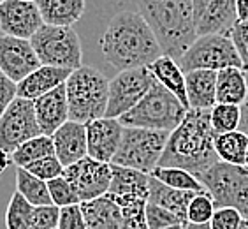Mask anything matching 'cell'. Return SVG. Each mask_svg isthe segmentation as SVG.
I'll list each match as a JSON object with an SVG mask.
<instances>
[{
	"instance_id": "cell-33",
	"label": "cell",
	"mask_w": 248,
	"mask_h": 229,
	"mask_svg": "<svg viewBox=\"0 0 248 229\" xmlns=\"http://www.w3.org/2000/svg\"><path fill=\"white\" fill-rule=\"evenodd\" d=\"M213 213H215V205L210 194L197 192L186 208V222L188 224H210Z\"/></svg>"
},
{
	"instance_id": "cell-3",
	"label": "cell",
	"mask_w": 248,
	"mask_h": 229,
	"mask_svg": "<svg viewBox=\"0 0 248 229\" xmlns=\"http://www.w3.org/2000/svg\"><path fill=\"white\" fill-rule=\"evenodd\" d=\"M166 57L180 60L197 39L192 0H136Z\"/></svg>"
},
{
	"instance_id": "cell-10",
	"label": "cell",
	"mask_w": 248,
	"mask_h": 229,
	"mask_svg": "<svg viewBox=\"0 0 248 229\" xmlns=\"http://www.w3.org/2000/svg\"><path fill=\"white\" fill-rule=\"evenodd\" d=\"M153 76L148 67L120 71L113 80H109V94H108V108L106 118H116L129 113L139 100L146 96L150 86L153 85Z\"/></svg>"
},
{
	"instance_id": "cell-31",
	"label": "cell",
	"mask_w": 248,
	"mask_h": 229,
	"mask_svg": "<svg viewBox=\"0 0 248 229\" xmlns=\"http://www.w3.org/2000/svg\"><path fill=\"white\" fill-rule=\"evenodd\" d=\"M33 208L19 192H13L5 210V228L7 229H30Z\"/></svg>"
},
{
	"instance_id": "cell-37",
	"label": "cell",
	"mask_w": 248,
	"mask_h": 229,
	"mask_svg": "<svg viewBox=\"0 0 248 229\" xmlns=\"http://www.w3.org/2000/svg\"><path fill=\"white\" fill-rule=\"evenodd\" d=\"M229 39L232 41L236 53L241 60V71L248 74V19L247 21H236L229 33Z\"/></svg>"
},
{
	"instance_id": "cell-35",
	"label": "cell",
	"mask_w": 248,
	"mask_h": 229,
	"mask_svg": "<svg viewBox=\"0 0 248 229\" xmlns=\"http://www.w3.org/2000/svg\"><path fill=\"white\" fill-rule=\"evenodd\" d=\"M144 219H146L148 229H166L172 228V226H185L174 213L157 205H152V203H146Z\"/></svg>"
},
{
	"instance_id": "cell-19",
	"label": "cell",
	"mask_w": 248,
	"mask_h": 229,
	"mask_svg": "<svg viewBox=\"0 0 248 229\" xmlns=\"http://www.w3.org/2000/svg\"><path fill=\"white\" fill-rule=\"evenodd\" d=\"M55 147V157L60 161L63 169L88 155L86 152V127L78 122H65V124L51 136Z\"/></svg>"
},
{
	"instance_id": "cell-5",
	"label": "cell",
	"mask_w": 248,
	"mask_h": 229,
	"mask_svg": "<svg viewBox=\"0 0 248 229\" xmlns=\"http://www.w3.org/2000/svg\"><path fill=\"white\" fill-rule=\"evenodd\" d=\"M186 111L188 110L171 92L166 90L160 83L153 82L139 104L134 106L129 113L122 114L118 122L124 127L172 132L183 122Z\"/></svg>"
},
{
	"instance_id": "cell-39",
	"label": "cell",
	"mask_w": 248,
	"mask_h": 229,
	"mask_svg": "<svg viewBox=\"0 0 248 229\" xmlns=\"http://www.w3.org/2000/svg\"><path fill=\"white\" fill-rule=\"evenodd\" d=\"M245 217L234 208H217L210 220L211 229H238Z\"/></svg>"
},
{
	"instance_id": "cell-27",
	"label": "cell",
	"mask_w": 248,
	"mask_h": 229,
	"mask_svg": "<svg viewBox=\"0 0 248 229\" xmlns=\"http://www.w3.org/2000/svg\"><path fill=\"white\" fill-rule=\"evenodd\" d=\"M248 148V136L241 131L217 134L215 152L218 161L234 166H245V153Z\"/></svg>"
},
{
	"instance_id": "cell-4",
	"label": "cell",
	"mask_w": 248,
	"mask_h": 229,
	"mask_svg": "<svg viewBox=\"0 0 248 229\" xmlns=\"http://www.w3.org/2000/svg\"><path fill=\"white\" fill-rule=\"evenodd\" d=\"M69 120L88 124L106 114L109 80L95 67L81 65L71 72L65 82Z\"/></svg>"
},
{
	"instance_id": "cell-46",
	"label": "cell",
	"mask_w": 248,
	"mask_h": 229,
	"mask_svg": "<svg viewBox=\"0 0 248 229\" xmlns=\"http://www.w3.org/2000/svg\"><path fill=\"white\" fill-rule=\"evenodd\" d=\"M183 229H211L210 224H188L186 222L185 226H183Z\"/></svg>"
},
{
	"instance_id": "cell-44",
	"label": "cell",
	"mask_w": 248,
	"mask_h": 229,
	"mask_svg": "<svg viewBox=\"0 0 248 229\" xmlns=\"http://www.w3.org/2000/svg\"><path fill=\"white\" fill-rule=\"evenodd\" d=\"M239 131L248 136V99L241 104V124H239Z\"/></svg>"
},
{
	"instance_id": "cell-30",
	"label": "cell",
	"mask_w": 248,
	"mask_h": 229,
	"mask_svg": "<svg viewBox=\"0 0 248 229\" xmlns=\"http://www.w3.org/2000/svg\"><path fill=\"white\" fill-rule=\"evenodd\" d=\"M150 177L157 178L158 181H162L164 185L176 189V191H190V192H206L204 187L201 185V181L197 180L194 175H190L185 169L180 167H160L157 166L150 173Z\"/></svg>"
},
{
	"instance_id": "cell-11",
	"label": "cell",
	"mask_w": 248,
	"mask_h": 229,
	"mask_svg": "<svg viewBox=\"0 0 248 229\" xmlns=\"http://www.w3.org/2000/svg\"><path fill=\"white\" fill-rule=\"evenodd\" d=\"M41 136L33 102L16 97L0 116V148L13 153L19 145Z\"/></svg>"
},
{
	"instance_id": "cell-1",
	"label": "cell",
	"mask_w": 248,
	"mask_h": 229,
	"mask_svg": "<svg viewBox=\"0 0 248 229\" xmlns=\"http://www.w3.org/2000/svg\"><path fill=\"white\" fill-rule=\"evenodd\" d=\"M100 51L106 62L118 71L148 67L164 55L138 11H122L113 16L100 39Z\"/></svg>"
},
{
	"instance_id": "cell-6",
	"label": "cell",
	"mask_w": 248,
	"mask_h": 229,
	"mask_svg": "<svg viewBox=\"0 0 248 229\" xmlns=\"http://www.w3.org/2000/svg\"><path fill=\"white\" fill-rule=\"evenodd\" d=\"M196 178L213 199L215 210L234 208L248 217V167L218 161Z\"/></svg>"
},
{
	"instance_id": "cell-25",
	"label": "cell",
	"mask_w": 248,
	"mask_h": 229,
	"mask_svg": "<svg viewBox=\"0 0 248 229\" xmlns=\"http://www.w3.org/2000/svg\"><path fill=\"white\" fill-rule=\"evenodd\" d=\"M150 74L153 76V80L157 83L169 90L172 96L176 97L186 110L188 108V100H186V90H185V72L182 71V67L178 65L176 60L162 55L160 58H157L152 65H148Z\"/></svg>"
},
{
	"instance_id": "cell-21",
	"label": "cell",
	"mask_w": 248,
	"mask_h": 229,
	"mask_svg": "<svg viewBox=\"0 0 248 229\" xmlns=\"http://www.w3.org/2000/svg\"><path fill=\"white\" fill-rule=\"evenodd\" d=\"M185 90L190 110H213L217 104V72L204 69L185 72Z\"/></svg>"
},
{
	"instance_id": "cell-43",
	"label": "cell",
	"mask_w": 248,
	"mask_h": 229,
	"mask_svg": "<svg viewBox=\"0 0 248 229\" xmlns=\"http://www.w3.org/2000/svg\"><path fill=\"white\" fill-rule=\"evenodd\" d=\"M236 15H238V21H247L248 19V0H236Z\"/></svg>"
},
{
	"instance_id": "cell-13",
	"label": "cell",
	"mask_w": 248,
	"mask_h": 229,
	"mask_svg": "<svg viewBox=\"0 0 248 229\" xmlns=\"http://www.w3.org/2000/svg\"><path fill=\"white\" fill-rule=\"evenodd\" d=\"M194 4V23L199 35H227L238 21L236 0H192Z\"/></svg>"
},
{
	"instance_id": "cell-47",
	"label": "cell",
	"mask_w": 248,
	"mask_h": 229,
	"mask_svg": "<svg viewBox=\"0 0 248 229\" xmlns=\"http://www.w3.org/2000/svg\"><path fill=\"white\" fill-rule=\"evenodd\" d=\"M238 229H248V217H245V219L241 220V224H239Z\"/></svg>"
},
{
	"instance_id": "cell-28",
	"label": "cell",
	"mask_w": 248,
	"mask_h": 229,
	"mask_svg": "<svg viewBox=\"0 0 248 229\" xmlns=\"http://www.w3.org/2000/svg\"><path fill=\"white\" fill-rule=\"evenodd\" d=\"M55 155V147H53V139L49 136H37L29 141H25L23 145H19L15 152L11 153V163L18 167H27L29 164L41 161L44 157Z\"/></svg>"
},
{
	"instance_id": "cell-18",
	"label": "cell",
	"mask_w": 248,
	"mask_h": 229,
	"mask_svg": "<svg viewBox=\"0 0 248 229\" xmlns=\"http://www.w3.org/2000/svg\"><path fill=\"white\" fill-rule=\"evenodd\" d=\"M33 111H35V120L41 134L51 138L65 122H69L65 83L33 100Z\"/></svg>"
},
{
	"instance_id": "cell-20",
	"label": "cell",
	"mask_w": 248,
	"mask_h": 229,
	"mask_svg": "<svg viewBox=\"0 0 248 229\" xmlns=\"http://www.w3.org/2000/svg\"><path fill=\"white\" fill-rule=\"evenodd\" d=\"M69 69H60V67H49V65H41L39 69L29 74L23 82H19L16 85V94L19 99L27 100H35L39 97L46 96L48 92L55 90L57 86L63 85L67 82V78L71 76Z\"/></svg>"
},
{
	"instance_id": "cell-7",
	"label": "cell",
	"mask_w": 248,
	"mask_h": 229,
	"mask_svg": "<svg viewBox=\"0 0 248 229\" xmlns=\"http://www.w3.org/2000/svg\"><path fill=\"white\" fill-rule=\"evenodd\" d=\"M169 134L171 132H164V131L124 127L118 150L111 164L150 175L158 166Z\"/></svg>"
},
{
	"instance_id": "cell-38",
	"label": "cell",
	"mask_w": 248,
	"mask_h": 229,
	"mask_svg": "<svg viewBox=\"0 0 248 229\" xmlns=\"http://www.w3.org/2000/svg\"><path fill=\"white\" fill-rule=\"evenodd\" d=\"M58 220H60V208L58 206H35L32 213L30 229H58Z\"/></svg>"
},
{
	"instance_id": "cell-16",
	"label": "cell",
	"mask_w": 248,
	"mask_h": 229,
	"mask_svg": "<svg viewBox=\"0 0 248 229\" xmlns=\"http://www.w3.org/2000/svg\"><path fill=\"white\" fill-rule=\"evenodd\" d=\"M43 25L44 21L35 2L5 0L0 4V30L4 35L30 41Z\"/></svg>"
},
{
	"instance_id": "cell-23",
	"label": "cell",
	"mask_w": 248,
	"mask_h": 229,
	"mask_svg": "<svg viewBox=\"0 0 248 229\" xmlns=\"http://www.w3.org/2000/svg\"><path fill=\"white\" fill-rule=\"evenodd\" d=\"M44 25L72 27L85 15L86 0H35Z\"/></svg>"
},
{
	"instance_id": "cell-41",
	"label": "cell",
	"mask_w": 248,
	"mask_h": 229,
	"mask_svg": "<svg viewBox=\"0 0 248 229\" xmlns=\"http://www.w3.org/2000/svg\"><path fill=\"white\" fill-rule=\"evenodd\" d=\"M144 208L146 205L132 206V208H120L124 215V224L122 229H148L146 219H144Z\"/></svg>"
},
{
	"instance_id": "cell-50",
	"label": "cell",
	"mask_w": 248,
	"mask_h": 229,
	"mask_svg": "<svg viewBox=\"0 0 248 229\" xmlns=\"http://www.w3.org/2000/svg\"><path fill=\"white\" fill-rule=\"evenodd\" d=\"M21 2H35V0H21Z\"/></svg>"
},
{
	"instance_id": "cell-45",
	"label": "cell",
	"mask_w": 248,
	"mask_h": 229,
	"mask_svg": "<svg viewBox=\"0 0 248 229\" xmlns=\"http://www.w3.org/2000/svg\"><path fill=\"white\" fill-rule=\"evenodd\" d=\"M9 166H11V155L5 152V150L0 148V175H2Z\"/></svg>"
},
{
	"instance_id": "cell-32",
	"label": "cell",
	"mask_w": 248,
	"mask_h": 229,
	"mask_svg": "<svg viewBox=\"0 0 248 229\" xmlns=\"http://www.w3.org/2000/svg\"><path fill=\"white\" fill-rule=\"evenodd\" d=\"M211 127L217 134H227L239 131L241 124V106L234 104H215L210 111Z\"/></svg>"
},
{
	"instance_id": "cell-36",
	"label": "cell",
	"mask_w": 248,
	"mask_h": 229,
	"mask_svg": "<svg viewBox=\"0 0 248 229\" xmlns=\"http://www.w3.org/2000/svg\"><path fill=\"white\" fill-rule=\"evenodd\" d=\"M30 175L33 177H37L39 180L43 181H49V180H55V178L62 177L63 175V166L60 164L55 155H49V157H44L41 161H35V163L29 164L27 167H23Z\"/></svg>"
},
{
	"instance_id": "cell-34",
	"label": "cell",
	"mask_w": 248,
	"mask_h": 229,
	"mask_svg": "<svg viewBox=\"0 0 248 229\" xmlns=\"http://www.w3.org/2000/svg\"><path fill=\"white\" fill-rule=\"evenodd\" d=\"M46 185H48L51 203L55 206L65 208V206L79 205V197H78L74 187H72L63 177H58V178H55V180L46 181Z\"/></svg>"
},
{
	"instance_id": "cell-17",
	"label": "cell",
	"mask_w": 248,
	"mask_h": 229,
	"mask_svg": "<svg viewBox=\"0 0 248 229\" xmlns=\"http://www.w3.org/2000/svg\"><path fill=\"white\" fill-rule=\"evenodd\" d=\"M86 127V152L88 157L95 159L99 163L111 164L118 150L124 125L120 124L116 118H102L92 120Z\"/></svg>"
},
{
	"instance_id": "cell-26",
	"label": "cell",
	"mask_w": 248,
	"mask_h": 229,
	"mask_svg": "<svg viewBox=\"0 0 248 229\" xmlns=\"http://www.w3.org/2000/svg\"><path fill=\"white\" fill-rule=\"evenodd\" d=\"M248 99L245 72L238 67H227L217 72V104L241 106Z\"/></svg>"
},
{
	"instance_id": "cell-15",
	"label": "cell",
	"mask_w": 248,
	"mask_h": 229,
	"mask_svg": "<svg viewBox=\"0 0 248 229\" xmlns=\"http://www.w3.org/2000/svg\"><path fill=\"white\" fill-rule=\"evenodd\" d=\"M41 67L32 44L27 39L0 35V71L18 85Z\"/></svg>"
},
{
	"instance_id": "cell-22",
	"label": "cell",
	"mask_w": 248,
	"mask_h": 229,
	"mask_svg": "<svg viewBox=\"0 0 248 229\" xmlns=\"http://www.w3.org/2000/svg\"><path fill=\"white\" fill-rule=\"evenodd\" d=\"M86 229H122L124 215L120 206L108 196L79 203Z\"/></svg>"
},
{
	"instance_id": "cell-2",
	"label": "cell",
	"mask_w": 248,
	"mask_h": 229,
	"mask_svg": "<svg viewBox=\"0 0 248 229\" xmlns=\"http://www.w3.org/2000/svg\"><path fill=\"white\" fill-rule=\"evenodd\" d=\"M211 110H188L185 118L169 134L158 166L180 167L197 177L218 163L215 152L217 132L211 127Z\"/></svg>"
},
{
	"instance_id": "cell-14",
	"label": "cell",
	"mask_w": 248,
	"mask_h": 229,
	"mask_svg": "<svg viewBox=\"0 0 248 229\" xmlns=\"http://www.w3.org/2000/svg\"><path fill=\"white\" fill-rule=\"evenodd\" d=\"M148 180L150 175L111 164V183L106 196L115 201L122 210L146 205L148 203Z\"/></svg>"
},
{
	"instance_id": "cell-40",
	"label": "cell",
	"mask_w": 248,
	"mask_h": 229,
	"mask_svg": "<svg viewBox=\"0 0 248 229\" xmlns=\"http://www.w3.org/2000/svg\"><path fill=\"white\" fill-rule=\"evenodd\" d=\"M58 229H86L85 219H83L79 205H72L60 208V220H58Z\"/></svg>"
},
{
	"instance_id": "cell-49",
	"label": "cell",
	"mask_w": 248,
	"mask_h": 229,
	"mask_svg": "<svg viewBox=\"0 0 248 229\" xmlns=\"http://www.w3.org/2000/svg\"><path fill=\"white\" fill-rule=\"evenodd\" d=\"M166 229H183V226H172V228H166Z\"/></svg>"
},
{
	"instance_id": "cell-29",
	"label": "cell",
	"mask_w": 248,
	"mask_h": 229,
	"mask_svg": "<svg viewBox=\"0 0 248 229\" xmlns=\"http://www.w3.org/2000/svg\"><path fill=\"white\" fill-rule=\"evenodd\" d=\"M16 192H19L32 206L53 205L46 181L39 180L37 177L30 175L23 167L16 169Z\"/></svg>"
},
{
	"instance_id": "cell-24",
	"label": "cell",
	"mask_w": 248,
	"mask_h": 229,
	"mask_svg": "<svg viewBox=\"0 0 248 229\" xmlns=\"http://www.w3.org/2000/svg\"><path fill=\"white\" fill-rule=\"evenodd\" d=\"M196 194L197 192L171 189L153 177H150L148 180V203L169 210L171 213L176 215L183 224H186V208Z\"/></svg>"
},
{
	"instance_id": "cell-51",
	"label": "cell",
	"mask_w": 248,
	"mask_h": 229,
	"mask_svg": "<svg viewBox=\"0 0 248 229\" xmlns=\"http://www.w3.org/2000/svg\"><path fill=\"white\" fill-rule=\"evenodd\" d=\"M4 2H5V0H0V4H4Z\"/></svg>"
},
{
	"instance_id": "cell-8",
	"label": "cell",
	"mask_w": 248,
	"mask_h": 229,
	"mask_svg": "<svg viewBox=\"0 0 248 229\" xmlns=\"http://www.w3.org/2000/svg\"><path fill=\"white\" fill-rule=\"evenodd\" d=\"M41 65L76 71L83 65L81 41L72 27L43 25L30 39Z\"/></svg>"
},
{
	"instance_id": "cell-12",
	"label": "cell",
	"mask_w": 248,
	"mask_h": 229,
	"mask_svg": "<svg viewBox=\"0 0 248 229\" xmlns=\"http://www.w3.org/2000/svg\"><path fill=\"white\" fill-rule=\"evenodd\" d=\"M62 177L74 187L79 203H85L108 194L111 183V164L99 163L86 155L76 164L65 167Z\"/></svg>"
},
{
	"instance_id": "cell-9",
	"label": "cell",
	"mask_w": 248,
	"mask_h": 229,
	"mask_svg": "<svg viewBox=\"0 0 248 229\" xmlns=\"http://www.w3.org/2000/svg\"><path fill=\"white\" fill-rule=\"evenodd\" d=\"M178 65L182 67L183 72L196 69L218 72L227 67L241 69V60L236 53L232 41L227 35L211 33V35H199L178 60Z\"/></svg>"
},
{
	"instance_id": "cell-48",
	"label": "cell",
	"mask_w": 248,
	"mask_h": 229,
	"mask_svg": "<svg viewBox=\"0 0 248 229\" xmlns=\"http://www.w3.org/2000/svg\"><path fill=\"white\" fill-rule=\"evenodd\" d=\"M245 167H248V148H247V153H245Z\"/></svg>"
},
{
	"instance_id": "cell-42",
	"label": "cell",
	"mask_w": 248,
	"mask_h": 229,
	"mask_svg": "<svg viewBox=\"0 0 248 229\" xmlns=\"http://www.w3.org/2000/svg\"><path fill=\"white\" fill-rule=\"evenodd\" d=\"M16 97H18V94H16V83L11 82L9 78L0 71V116L4 114V111L7 110V106Z\"/></svg>"
}]
</instances>
